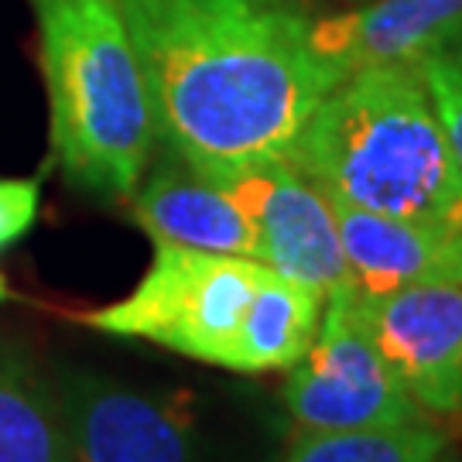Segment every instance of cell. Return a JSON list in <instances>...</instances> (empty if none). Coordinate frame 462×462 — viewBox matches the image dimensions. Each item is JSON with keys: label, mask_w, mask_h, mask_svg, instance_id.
I'll list each match as a JSON object with an SVG mask.
<instances>
[{"label": "cell", "mask_w": 462, "mask_h": 462, "mask_svg": "<svg viewBox=\"0 0 462 462\" xmlns=\"http://www.w3.org/2000/svg\"><path fill=\"white\" fill-rule=\"evenodd\" d=\"M148 83L158 144L202 179L288 158L346 72L291 0H116Z\"/></svg>", "instance_id": "6da1fadb"}, {"label": "cell", "mask_w": 462, "mask_h": 462, "mask_svg": "<svg viewBox=\"0 0 462 462\" xmlns=\"http://www.w3.org/2000/svg\"><path fill=\"white\" fill-rule=\"evenodd\" d=\"M288 162L332 202L462 230V158L414 62L353 69L305 120Z\"/></svg>", "instance_id": "7a4b0ae2"}, {"label": "cell", "mask_w": 462, "mask_h": 462, "mask_svg": "<svg viewBox=\"0 0 462 462\" xmlns=\"http://www.w3.org/2000/svg\"><path fill=\"white\" fill-rule=\"evenodd\" d=\"M49 93L51 165L72 189L131 202L158 127L116 0H28Z\"/></svg>", "instance_id": "3957f363"}, {"label": "cell", "mask_w": 462, "mask_h": 462, "mask_svg": "<svg viewBox=\"0 0 462 462\" xmlns=\"http://www.w3.org/2000/svg\"><path fill=\"white\" fill-rule=\"evenodd\" d=\"M267 274L271 267L254 257L154 244L151 267L131 295L76 312V322L244 374L250 312Z\"/></svg>", "instance_id": "277c9868"}, {"label": "cell", "mask_w": 462, "mask_h": 462, "mask_svg": "<svg viewBox=\"0 0 462 462\" xmlns=\"http://www.w3.org/2000/svg\"><path fill=\"white\" fill-rule=\"evenodd\" d=\"M284 408L298 431H356L429 421L366 329L353 284L326 291L309 349L288 366Z\"/></svg>", "instance_id": "5b68a950"}, {"label": "cell", "mask_w": 462, "mask_h": 462, "mask_svg": "<svg viewBox=\"0 0 462 462\" xmlns=\"http://www.w3.org/2000/svg\"><path fill=\"white\" fill-rule=\"evenodd\" d=\"M69 462H206L185 391H137L93 370H59Z\"/></svg>", "instance_id": "8992f818"}, {"label": "cell", "mask_w": 462, "mask_h": 462, "mask_svg": "<svg viewBox=\"0 0 462 462\" xmlns=\"http://www.w3.org/2000/svg\"><path fill=\"white\" fill-rule=\"evenodd\" d=\"M209 182L230 192L233 202L250 216L261 244V264L322 295L346 284L329 196L288 158L233 168Z\"/></svg>", "instance_id": "52a82bcc"}, {"label": "cell", "mask_w": 462, "mask_h": 462, "mask_svg": "<svg viewBox=\"0 0 462 462\" xmlns=\"http://www.w3.org/2000/svg\"><path fill=\"white\" fill-rule=\"evenodd\" d=\"M356 305L421 414L462 418V281L391 295L356 291Z\"/></svg>", "instance_id": "ba28073f"}, {"label": "cell", "mask_w": 462, "mask_h": 462, "mask_svg": "<svg viewBox=\"0 0 462 462\" xmlns=\"http://www.w3.org/2000/svg\"><path fill=\"white\" fill-rule=\"evenodd\" d=\"M332 202V199H329ZM346 281L360 295L462 281V230L332 202Z\"/></svg>", "instance_id": "9c48e42d"}, {"label": "cell", "mask_w": 462, "mask_h": 462, "mask_svg": "<svg viewBox=\"0 0 462 462\" xmlns=\"http://www.w3.org/2000/svg\"><path fill=\"white\" fill-rule=\"evenodd\" d=\"M134 223L154 244L233 254L261 261V244L250 216L216 182L189 171L182 162L158 168L131 196Z\"/></svg>", "instance_id": "30bf717a"}, {"label": "cell", "mask_w": 462, "mask_h": 462, "mask_svg": "<svg viewBox=\"0 0 462 462\" xmlns=\"http://www.w3.org/2000/svg\"><path fill=\"white\" fill-rule=\"evenodd\" d=\"M459 21L462 0H364L312 21V42L349 76L380 62H414Z\"/></svg>", "instance_id": "8fae6325"}, {"label": "cell", "mask_w": 462, "mask_h": 462, "mask_svg": "<svg viewBox=\"0 0 462 462\" xmlns=\"http://www.w3.org/2000/svg\"><path fill=\"white\" fill-rule=\"evenodd\" d=\"M0 462H69L55 387L0 343Z\"/></svg>", "instance_id": "7c38bea8"}, {"label": "cell", "mask_w": 462, "mask_h": 462, "mask_svg": "<svg viewBox=\"0 0 462 462\" xmlns=\"http://www.w3.org/2000/svg\"><path fill=\"white\" fill-rule=\"evenodd\" d=\"M446 435L431 421L356 431H298L284 462H435Z\"/></svg>", "instance_id": "4fadbf2b"}, {"label": "cell", "mask_w": 462, "mask_h": 462, "mask_svg": "<svg viewBox=\"0 0 462 462\" xmlns=\"http://www.w3.org/2000/svg\"><path fill=\"white\" fill-rule=\"evenodd\" d=\"M421 83L429 86L431 103L442 116L448 141L462 158V21L414 59Z\"/></svg>", "instance_id": "5bb4252c"}, {"label": "cell", "mask_w": 462, "mask_h": 462, "mask_svg": "<svg viewBox=\"0 0 462 462\" xmlns=\"http://www.w3.org/2000/svg\"><path fill=\"white\" fill-rule=\"evenodd\" d=\"M42 206L38 179H0V250L17 244L34 226Z\"/></svg>", "instance_id": "9a60e30c"}, {"label": "cell", "mask_w": 462, "mask_h": 462, "mask_svg": "<svg viewBox=\"0 0 462 462\" xmlns=\"http://www.w3.org/2000/svg\"><path fill=\"white\" fill-rule=\"evenodd\" d=\"M7 298H11V288H7V281L0 274V301H7Z\"/></svg>", "instance_id": "2e32d148"}, {"label": "cell", "mask_w": 462, "mask_h": 462, "mask_svg": "<svg viewBox=\"0 0 462 462\" xmlns=\"http://www.w3.org/2000/svg\"><path fill=\"white\" fill-rule=\"evenodd\" d=\"M435 462H459V459H446V452H442V456H439Z\"/></svg>", "instance_id": "e0dca14e"}]
</instances>
